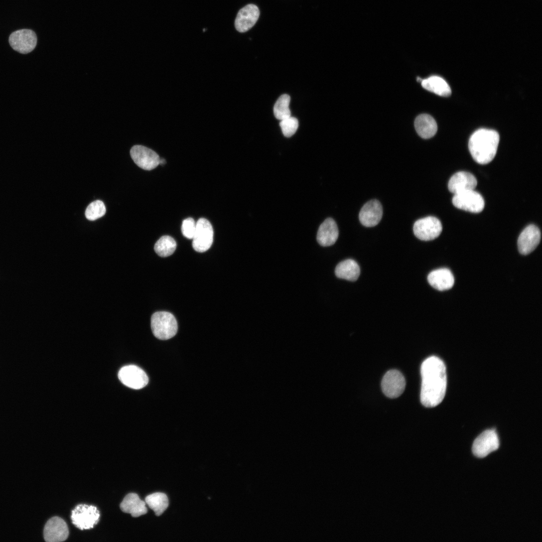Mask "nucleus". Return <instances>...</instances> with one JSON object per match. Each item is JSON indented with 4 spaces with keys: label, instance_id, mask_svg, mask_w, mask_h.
I'll return each mask as SVG.
<instances>
[{
    "label": "nucleus",
    "instance_id": "7ed1b4c3",
    "mask_svg": "<svg viewBox=\"0 0 542 542\" xmlns=\"http://www.w3.org/2000/svg\"><path fill=\"white\" fill-rule=\"evenodd\" d=\"M151 325L154 335L161 340H168L173 337L178 330L175 317L168 312L159 311L153 314Z\"/></svg>",
    "mask_w": 542,
    "mask_h": 542
},
{
    "label": "nucleus",
    "instance_id": "9d476101",
    "mask_svg": "<svg viewBox=\"0 0 542 542\" xmlns=\"http://www.w3.org/2000/svg\"><path fill=\"white\" fill-rule=\"evenodd\" d=\"M499 445L497 434L494 430H487L479 435L474 440L472 445L474 455L479 458H483L491 452L497 450Z\"/></svg>",
    "mask_w": 542,
    "mask_h": 542
},
{
    "label": "nucleus",
    "instance_id": "cd10ccee",
    "mask_svg": "<svg viewBox=\"0 0 542 542\" xmlns=\"http://www.w3.org/2000/svg\"><path fill=\"white\" fill-rule=\"evenodd\" d=\"M280 125L284 136L289 138L296 132L299 126V122L296 117L290 116L281 120Z\"/></svg>",
    "mask_w": 542,
    "mask_h": 542
},
{
    "label": "nucleus",
    "instance_id": "aec40b11",
    "mask_svg": "<svg viewBox=\"0 0 542 542\" xmlns=\"http://www.w3.org/2000/svg\"><path fill=\"white\" fill-rule=\"evenodd\" d=\"M120 508L124 512L129 513L134 517L144 515L148 511L146 502L141 500L139 495L134 493H129L125 496L120 503Z\"/></svg>",
    "mask_w": 542,
    "mask_h": 542
},
{
    "label": "nucleus",
    "instance_id": "c85d7f7f",
    "mask_svg": "<svg viewBox=\"0 0 542 542\" xmlns=\"http://www.w3.org/2000/svg\"><path fill=\"white\" fill-rule=\"evenodd\" d=\"M196 223L194 220L189 217L184 220L181 226L183 235L187 238L192 239L196 230Z\"/></svg>",
    "mask_w": 542,
    "mask_h": 542
},
{
    "label": "nucleus",
    "instance_id": "6e6552de",
    "mask_svg": "<svg viewBox=\"0 0 542 542\" xmlns=\"http://www.w3.org/2000/svg\"><path fill=\"white\" fill-rule=\"evenodd\" d=\"M192 239V246L196 251L203 252L210 248L213 240V230L207 219L201 218L198 220Z\"/></svg>",
    "mask_w": 542,
    "mask_h": 542
},
{
    "label": "nucleus",
    "instance_id": "4468645a",
    "mask_svg": "<svg viewBox=\"0 0 542 542\" xmlns=\"http://www.w3.org/2000/svg\"><path fill=\"white\" fill-rule=\"evenodd\" d=\"M540 236V231L536 226L531 224L525 227L517 240L519 252L523 255L531 253L539 244Z\"/></svg>",
    "mask_w": 542,
    "mask_h": 542
},
{
    "label": "nucleus",
    "instance_id": "6ab92c4d",
    "mask_svg": "<svg viewBox=\"0 0 542 542\" xmlns=\"http://www.w3.org/2000/svg\"><path fill=\"white\" fill-rule=\"evenodd\" d=\"M338 235L336 223L332 218H328L320 225L317 232V240L321 246H329L335 243Z\"/></svg>",
    "mask_w": 542,
    "mask_h": 542
},
{
    "label": "nucleus",
    "instance_id": "f3484780",
    "mask_svg": "<svg viewBox=\"0 0 542 542\" xmlns=\"http://www.w3.org/2000/svg\"><path fill=\"white\" fill-rule=\"evenodd\" d=\"M477 184L475 176L470 173L460 171L454 174L448 182V189L454 194L469 190H474Z\"/></svg>",
    "mask_w": 542,
    "mask_h": 542
},
{
    "label": "nucleus",
    "instance_id": "393cba45",
    "mask_svg": "<svg viewBox=\"0 0 542 542\" xmlns=\"http://www.w3.org/2000/svg\"><path fill=\"white\" fill-rule=\"evenodd\" d=\"M177 246L176 242L171 236H162L155 243L154 249L158 255L167 257L172 254Z\"/></svg>",
    "mask_w": 542,
    "mask_h": 542
},
{
    "label": "nucleus",
    "instance_id": "5701e85b",
    "mask_svg": "<svg viewBox=\"0 0 542 542\" xmlns=\"http://www.w3.org/2000/svg\"><path fill=\"white\" fill-rule=\"evenodd\" d=\"M422 86L425 89L438 95L447 97L451 94V89L447 82L442 77L432 76L422 79Z\"/></svg>",
    "mask_w": 542,
    "mask_h": 542
},
{
    "label": "nucleus",
    "instance_id": "1a4fd4ad",
    "mask_svg": "<svg viewBox=\"0 0 542 542\" xmlns=\"http://www.w3.org/2000/svg\"><path fill=\"white\" fill-rule=\"evenodd\" d=\"M120 381L125 386L132 389H139L144 387L149 382L146 372L134 365L122 367L118 373Z\"/></svg>",
    "mask_w": 542,
    "mask_h": 542
},
{
    "label": "nucleus",
    "instance_id": "a878e982",
    "mask_svg": "<svg viewBox=\"0 0 542 542\" xmlns=\"http://www.w3.org/2000/svg\"><path fill=\"white\" fill-rule=\"evenodd\" d=\"M290 100V96L286 94L282 95L277 99L274 106V113L276 118L281 120L291 116Z\"/></svg>",
    "mask_w": 542,
    "mask_h": 542
},
{
    "label": "nucleus",
    "instance_id": "dca6fc26",
    "mask_svg": "<svg viewBox=\"0 0 542 542\" xmlns=\"http://www.w3.org/2000/svg\"><path fill=\"white\" fill-rule=\"evenodd\" d=\"M259 13L257 7L253 4H248L241 9L235 20L236 30L241 33L249 30L257 22Z\"/></svg>",
    "mask_w": 542,
    "mask_h": 542
},
{
    "label": "nucleus",
    "instance_id": "f257e3e1",
    "mask_svg": "<svg viewBox=\"0 0 542 542\" xmlns=\"http://www.w3.org/2000/svg\"><path fill=\"white\" fill-rule=\"evenodd\" d=\"M421 403L426 407L433 408L443 400L446 393L447 376L446 367L439 357L432 356L421 365Z\"/></svg>",
    "mask_w": 542,
    "mask_h": 542
},
{
    "label": "nucleus",
    "instance_id": "ddd939ff",
    "mask_svg": "<svg viewBox=\"0 0 542 542\" xmlns=\"http://www.w3.org/2000/svg\"><path fill=\"white\" fill-rule=\"evenodd\" d=\"M69 535L66 522L61 518L54 516L46 522L44 528V537L47 542H60L65 540Z\"/></svg>",
    "mask_w": 542,
    "mask_h": 542
},
{
    "label": "nucleus",
    "instance_id": "4be33fe9",
    "mask_svg": "<svg viewBox=\"0 0 542 542\" xmlns=\"http://www.w3.org/2000/svg\"><path fill=\"white\" fill-rule=\"evenodd\" d=\"M336 276L340 279L355 281L360 274V267L353 259H347L339 262L335 269Z\"/></svg>",
    "mask_w": 542,
    "mask_h": 542
},
{
    "label": "nucleus",
    "instance_id": "412c9836",
    "mask_svg": "<svg viewBox=\"0 0 542 542\" xmlns=\"http://www.w3.org/2000/svg\"><path fill=\"white\" fill-rule=\"evenodd\" d=\"M415 127L418 134L423 139L433 137L437 131V124L434 118L428 114L418 116L415 121Z\"/></svg>",
    "mask_w": 542,
    "mask_h": 542
},
{
    "label": "nucleus",
    "instance_id": "f03ea898",
    "mask_svg": "<svg viewBox=\"0 0 542 542\" xmlns=\"http://www.w3.org/2000/svg\"><path fill=\"white\" fill-rule=\"evenodd\" d=\"M499 142V135L496 131L481 128L471 136L468 148L475 161L484 165L490 163L494 158Z\"/></svg>",
    "mask_w": 542,
    "mask_h": 542
},
{
    "label": "nucleus",
    "instance_id": "0eeeda50",
    "mask_svg": "<svg viewBox=\"0 0 542 542\" xmlns=\"http://www.w3.org/2000/svg\"><path fill=\"white\" fill-rule=\"evenodd\" d=\"M415 235L419 239L429 241L437 238L442 231L441 221L434 216H428L417 220L413 226Z\"/></svg>",
    "mask_w": 542,
    "mask_h": 542
},
{
    "label": "nucleus",
    "instance_id": "bb28decb",
    "mask_svg": "<svg viewBox=\"0 0 542 542\" xmlns=\"http://www.w3.org/2000/svg\"><path fill=\"white\" fill-rule=\"evenodd\" d=\"M105 212L106 208L103 202L100 200H96L88 205L85 215L87 219L93 221L102 217Z\"/></svg>",
    "mask_w": 542,
    "mask_h": 542
},
{
    "label": "nucleus",
    "instance_id": "c756f323",
    "mask_svg": "<svg viewBox=\"0 0 542 542\" xmlns=\"http://www.w3.org/2000/svg\"><path fill=\"white\" fill-rule=\"evenodd\" d=\"M166 162L164 159H160L159 161V165H164L166 164Z\"/></svg>",
    "mask_w": 542,
    "mask_h": 542
},
{
    "label": "nucleus",
    "instance_id": "9b49d317",
    "mask_svg": "<svg viewBox=\"0 0 542 542\" xmlns=\"http://www.w3.org/2000/svg\"><path fill=\"white\" fill-rule=\"evenodd\" d=\"M405 384L402 374L397 370L392 369L388 371L383 376L381 388L386 396L394 398L398 397L403 393Z\"/></svg>",
    "mask_w": 542,
    "mask_h": 542
},
{
    "label": "nucleus",
    "instance_id": "39448f33",
    "mask_svg": "<svg viewBox=\"0 0 542 542\" xmlns=\"http://www.w3.org/2000/svg\"><path fill=\"white\" fill-rule=\"evenodd\" d=\"M452 203L456 208L472 213L481 212L485 205L482 195L474 190H466L454 194Z\"/></svg>",
    "mask_w": 542,
    "mask_h": 542
},
{
    "label": "nucleus",
    "instance_id": "20e7f679",
    "mask_svg": "<svg viewBox=\"0 0 542 542\" xmlns=\"http://www.w3.org/2000/svg\"><path fill=\"white\" fill-rule=\"evenodd\" d=\"M100 512L93 505L79 504L72 511L71 518L73 524L80 529L93 528L99 521Z\"/></svg>",
    "mask_w": 542,
    "mask_h": 542
},
{
    "label": "nucleus",
    "instance_id": "2eb2a0df",
    "mask_svg": "<svg viewBox=\"0 0 542 542\" xmlns=\"http://www.w3.org/2000/svg\"><path fill=\"white\" fill-rule=\"evenodd\" d=\"M382 213V207L380 203L376 199H373L363 206L359 214V219L364 226L373 227L380 222Z\"/></svg>",
    "mask_w": 542,
    "mask_h": 542
},
{
    "label": "nucleus",
    "instance_id": "423d86ee",
    "mask_svg": "<svg viewBox=\"0 0 542 542\" xmlns=\"http://www.w3.org/2000/svg\"><path fill=\"white\" fill-rule=\"evenodd\" d=\"M9 42L13 50L20 54H27L32 52L36 47L37 37L32 30L21 29L10 35Z\"/></svg>",
    "mask_w": 542,
    "mask_h": 542
},
{
    "label": "nucleus",
    "instance_id": "f8f14e48",
    "mask_svg": "<svg viewBox=\"0 0 542 542\" xmlns=\"http://www.w3.org/2000/svg\"><path fill=\"white\" fill-rule=\"evenodd\" d=\"M131 159L141 168L152 170L159 165V155L153 150L142 145H135L130 151Z\"/></svg>",
    "mask_w": 542,
    "mask_h": 542
},
{
    "label": "nucleus",
    "instance_id": "b1692460",
    "mask_svg": "<svg viewBox=\"0 0 542 542\" xmlns=\"http://www.w3.org/2000/svg\"><path fill=\"white\" fill-rule=\"evenodd\" d=\"M145 502L157 516L161 515L169 506L167 495L162 492H156L148 495L145 498Z\"/></svg>",
    "mask_w": 542,
    "mask_h": 542
},
{
    "label": "nucleus",
    "instance_id": "a211bd4d",
    "mask_svg": "<svg viewBox=\"0 0 542 542\" xmlns=\"http://www.w3.org/2000/svg\"><path fill=\"white\" fill-rule=\"evenodd\" d=\"M427 280L432 287L441 291L450 289L454 284V278L452 272L446 268L432 271L428 275Z\"/></svg>",
    "mask_w": 542,
    "mask_h": 542
}]
</instances>
